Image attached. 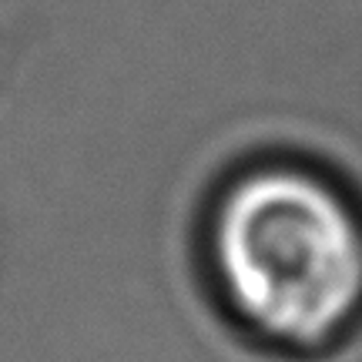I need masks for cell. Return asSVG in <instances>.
<instances>
[{"instance_id":"obj_1","label":"cell","mask_w":362,"mask_h":362,"mask_svg":"<svg viewBox=\"0 0 362 362\" xmlns=\"http://www.w3.org/2000/svg\"><path fill=\"white\" fill-rule=\"evenodd\" d=\"M202 265L248 339L319 356L362 322V205L305 161L245 165L205 211Z\"/></svg>"}]
</instances>
